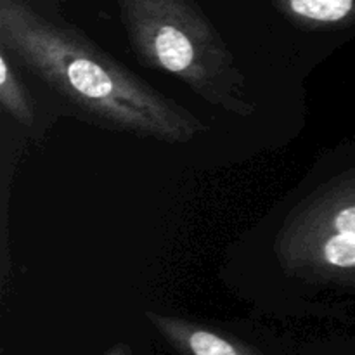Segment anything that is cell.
<instances>
[{
	"label": "cell",
	"instance_id": "1",
	"mask_svg": "<svg viewBox=\"0 0 355 355\" xmlns=\"http://www.w3.org/2000/svg\"><path fill=\"white\" fill-rule=\"evenodd\" d=\"M0 49L90 123L173 144L205 130L194 114L89 38L47 19L21 0H0Z\"/></svg>",
	"mask_w": 355,
	"mask_h": 355
},
{
	"label": "cell",
	"instance_id": "2",
	"mask_svg": "<svg viewBox=\"0 0 355 355\" xmlns=\"http://www.w3.org/2000/svg\"><path fill=\"white\" fill-rule=\"evenodd\" d=\"M263 274L311 295L355 288V163L335 155L252 232Z\"/></svg>",
	"mask_w": 355,
	"mask_h": 355
},
{
	"label": "cell",
	"instance_id": "3",
	"mask_svg": "<svg viewBox=\"0 0 355 355\" xmlns=\"http://www.w3.org/2000/svg\"><path fill=\"white\" fill-rule=\"evenodd\" d=\"M135 54L182 80L207 103L248 116L245 78L194 0H116Z\"/></svg>",
	"mask_w": 355,
	"mask_h": 355
},
{
	"label": "cell",
	"instance_id": "4",
	"mask_svg": "<svg viewBox=\"0 0 355 355\" xmlns=\"http://www.w3.org/2000/svg\"><path fill=\"white\" fill-rule=\"evenodd\" d=\"M156 331L179 355H266L215 329L173 315L148 312Z\"/></svg>",
	"mask_w": 355,
	"mask_h": 355
},
{
	"label": "cell",
	"instance_id": "5",
	"mask_svg": "<svg viewBox=\"0 0 355 355\" xmlns=\"http://www.w3.org/2000/svg\"><path fill=\"white\" fill-rule=\"evenodd\" d=\"M283 12L305 26L355 23V0H274Z\"/></svg>",
	"mask_w": 355,
	"mask_h": 355
},
{
	"label": "cell",
	"instance_id": "6",
	"mask_svg": "<svg viewBox=\"0 0 355 355\" xmlns=\"http://www.w3.org/2000/svg\"><path fill=\"white\" fill-rule=\"evenodd\" d=\"M0 52H2L0 54V106L17 123L24 125L26 128H33L37 125V110L33 99L17 75L16 68H12L10 55L3 49H0Z\"/></svg>",
	"mask_w": 355,
	"mask_h": 355
},
{
	"label": "cell",
	"instance_id": "7",
	"mask_svg": "<svg viewBox=\"0 0 355 355\" xmlns=\"http://www.w3.org/2000/svg\"><path fill=\"white\" fill-rule=\"evenodd\" d=\"M104 355H134L132 354V349L127 345V343H116L114 347H111Z\"/></svg>",
	"mask_w": 355,
	"mask_h": 355
}]
</instances>
